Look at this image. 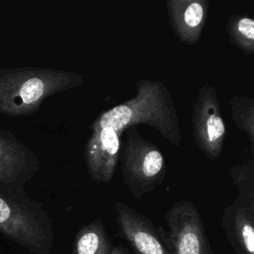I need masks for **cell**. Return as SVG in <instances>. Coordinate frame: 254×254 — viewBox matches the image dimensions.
<instances>
[{"label": "cell", "mask_w": 254, "mask_h": 254, "mask_svg": "<svg viewBox=\"0 0 254 254\" xmlns=\"http://www.w3.org/2000/svg\"><path fill=\"white\" fill-rule=\"evenodd\" d=\"M135 95L101 112L90 124V130L109 127L119 133L137 124L156 129L172 145L183 141L175 101L161 80L141 78L135 84Z\"/></svg>", "instance_id": "cell-1"}, {"label": "cell", "mask_w": 254, "mask_h": 254, "mask_svg": "<svg viewBox=\"0 0 254 254\" xmlns=\"http://www.w3.org/2000/svg\"><path fill=\"white\" fill-rule=\"evenodd\" d=\"M71 70L22 66L0 68V114L26 116L37 112L46 99L84 83Z\"/></svg>", "instance_id": "cell-2"}, {"label": "cell", "mask_w": 254, "mask_h": 254, "mask_svg": "<svg viewBox=\"0 0 254 254\" xmlns=\"http://www.w3.org/2000/svg\"><path fill=\"white\" fill-rule=\"evenodd\" d=\"M0 232L36 254H51L55 233L44 205L26 191L0 184Z\"/></svg>", "instance_id": "cell-3"}, {"label": "cell", "mask_w": 254, "mask_h": 254, "mask_svg": "<svg viewBox=\"0 0 254 254\" xmlns=\"http://www.w3.org/2000/svg\"><path fill=\"white\" fill-rule=\"evenodd\" d=\"M119 158L124 183L132 196L141 199L162 184L167 173V162L162 151L142 137L137 129H128Z\"/></svg>", "instance_id": "cell-4"}, {"label": "cell", "mask_w": 254, "mask_h": 254, "mask_svg": "<svg viewBox=\"0 0 254 254\" xmlns=\"http://www.w3.org/2000/svg\"><path fill=\"white\" fill-rule=\"evenodd\" d=\"M168 229H158L170 254H212L201 216L190 200L176 201L166 212Z\"/></svg>", "instance_id": "cell-5"}, {"label": "cell", "mask_w": 254, "mask_h": 254, "mask_svg": "<svg viewBox=\"0 0 254 254\" xmlns=\"http://www.w3.org/2000/svg\"><path fill=\"white\" fill-rule=\"evenodd\" d=\"M191 123L193 140L208 160L218 159L223 150L226 126L213 85L204 83L198 89L192 104Z\"/></svg>", "instance_id": "cell-6"}, {"label": "cell", "mask_w": 254, "mask_h": 254, "mask_svg": "<svg viewBox=\"0 0 254 254\" xmlns=\"http://www.w3.org/2000/svg\"><path fill=\"white\" fill-rule=\"evenodd\" d=\"M39 170L35 153L13 133L0 128V184L26 191L25 186Z\"/></svg>", "instance_id": "cell-7"}, {"label": "cell", "mask_w": 254, "mask_h": 254, "mask_svg": "<svg viewBox=\"0 0 254 254\" xmlns=\"http://www.w3.org/2000/svg\"><path fill=\"white\" fill-rule=\"evenodd\" d=\"M121 133L109 128L91 130L84 147L87 174L95 184H108L119 162Z\"/></svg>", "instance_id": "cell-8"}, {"label": "cell", "mask_w": 254, "mask_h": 254, "mask_svg": "<svg viewBox=\"0 0 254 254\" xmlns=\"http://www.w3.org/2000/svg\"><path fill=\"white\" fill-rule=\"evenodd\" d=\"M114 209L118 233L137 254H170L158 227L146 215L119 200Z\"/></svg>", "instance_id": "cell-9"}, {"label": "cell", "mask_w": 254, "mask_h": 254, "mask_svg": "<svg viewBox=\"0 0 254 254\" xmlns=\"http://www.w3.org/2000/svg\"><path fill=\"white\" fill-rule=\"evenodd\" d=\"M221 225L236 254H254V193L237 192L222 212Z\"/></svg>", "instance_id": "cell-10"}, {"label": "cell", "mask_w": 254, "mask_h": 254, "mask_svg": "<svg viewBox=\"0 0 254 254\" xmlns=\"http://www.w3.org/2000/svg\"><path fill=\"white\" fill-rule=\"evenodd\" d=\"M166 7L170 25L180 42L197 44L207 21L208 0H168Z\"/></svg>", "instance_id": "cell-11"}, {"label": "cell", "mask_w": 254, "mask_h": 254, "mask_svg": "<svg viewBox=\"0 0 254 254\" xmlns=\"http://www.w3.org/2000/svg\"><path fill=\"white\" fill-rule=\"evenodd\" d=\"M112 247V241L102 221L93 219L76 232L72 254H110Z\"/></svg>", "instance_id": "cell-12"}, {"label": "cell", "mask_w": 254, "mask_h": 254, "mask_svg": "<svg viewBox=\"0 0 254 254\" xmlns=\"http://www.w3.org/2000/svg\"><path fill=\"white\" fill-rule=\"evenodd\" d=\"M229 41L245 55L254 54V19L250 14H234L225 25Z\"/></svg>", "instance_id": "cell-13"}, {"label": "cell", "mask_w": 254, "mask_h": 254, "mask_svg": "<svg viewBox=\"0 0 254 254\" xmlns=\"http://www.w3.org/2000/svg\"><path fill=\"white\" fill-rule=\"evenodd\" d=\"M231 115L237 129L245 133L251 148L254 146V99L247 95H234L229 99Z\"/></svg>", "instance_id": "cell-14"}, {"label": "cell", "mask_w": 254, "mask_h": 254, "mask_svg": "<svg viewBox=\"0 0 254 254\" xmlns=\"http://www.w3.org/2000/svg\"><path fill=\"white\" fill-rule=\"evenodd\" d=\"M229 177L237 192L254 193V159L233 165L229 169Z\"/></svg>", "instance_id": "cell-15"}, {"label": "cell", "mask_w": 254, "mask_h": 254, "mask_svg": "<svg viewBox=\"0 0 254 254\" xmlns=\"http://www.w3.org/2000/svg\"><path fill=\"white\" fill-rule=\"evenodd\" d=\"M110 254H129V250L122 245L114 246V247H112Z\"/></svg>", "instance_id": "cell-16"}]
</instances>
